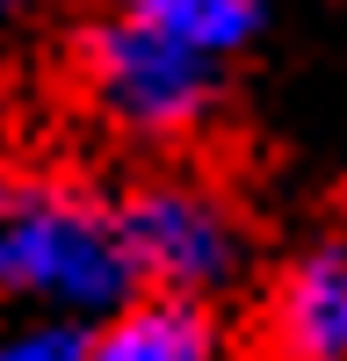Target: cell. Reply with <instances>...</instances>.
<instances>
[{
  "label": "cell",
  "mask_w": 347,
  "mask_h": 361,
  "mask_svg": "<svg viewBox=\"0 0 347 361\" xmlns=\"http://www.w3.org/2000/svg\"><path fill=\"white\" fill-rule=\"evenodd\" d=\"M138 289L123 202L73 173L0 180V296L51 318H109Z\"/></svg>",
  "instance_id": "1"
},
{
  "label": "cell",
  "mask_w": 347,
  "mask_h": 361,
  "mask_svg": "<svg viewBox=\"0 0 347 361\" xmlns=\"http://www.w3.org/2000/svg\"><path fill=\"white\" fill-rule=\"evenodd\" d=\"M217 66L166 29L116 8L80 29V87L123 137H181L217 109Z\"/></svg>",
  "instance_id": "2"
},
{
  "label": "cell",
  "mask_w": 347,
  "mask_h": 361,
  "mask_svg": "<svg viewBox=\"0 0 347 361\" xmlns=\"http://www.w3.org/2000/svg\"><path fill=\"white\" fill-rule=\"evenodd\" d=\"M123 238L145 289L166 296H217L246 267V224L210 180L159 173L123 195Z\"/></svg>",
  "instance_id": "3"
},
{
  "label": "cell",
  "mask_w": 347,
  "mask_h": 361,
  "mask_svg": "<svg viewBox=\"0 0 347 361\" xmlns=\"http://www.w3.org/2000/svg\"><path fill=\"white\" fill-rule=\"evenodd\" d=\"M253 361H347V231H318L275 267Z\"/></svg>",
  "instance_id": "4"
},
{
  "label": "cell",
  "mask_w": 347,
  "mask_h": 361,
  "mask_svg": "<svg viewBox=\"0 0 347 361\" xmlns=\"http://www.w3.org/2000/svg\"><path fill=\"white\" fill-rule=\"evenodd\" d=\"M95 361H217V325L202 311V296L145 289L102 318Z\"/></svg>",
  "instance_id": "5"
},
{
  "label": "cell",
  "mask_w": 347,
  "mask_h": 361,
  "mask_svg": "<svg viewBox=\"0 0 347 361\" xmlns=\"http://www.w3.org/2000/svg\"><path fill=\"white\" fill-rule=\"evenodd\" d=\"M116 8H130L138 22H152V29H166V37H181L210 58H231L260 29L268 0H116Z\"/></svg>",
  "instance_id": "6"
},
{
  "label": "cell",
  "mask_w": 347,
  "mask_h": 361,
  "mask_svg": "<svg viewBox=\"0 0 347 361\" xmlns=\"http://www.w3.org/2000/svg\"><path fill=\"white\" fill-rule=\"evenodd\" d=\"M0 361H95V333H80V318H37L0 333Z\"/></svg>",
  "instance_id": "7"
},
{
  "label": "cell",
  "mask_w": 347,
  "mask_h": 361,
  "mask_svg": "<svg viewBox=\"0 0 347 361\" xmlns=\"http://www.w3.org/2000/svg\"><path fill=\"white\" fill-rule=\"evenodd\" d=\"M8 8H15V0H0V15H8Z\"/></svg>",
  "instance_id": "8"
}]
</instances>
